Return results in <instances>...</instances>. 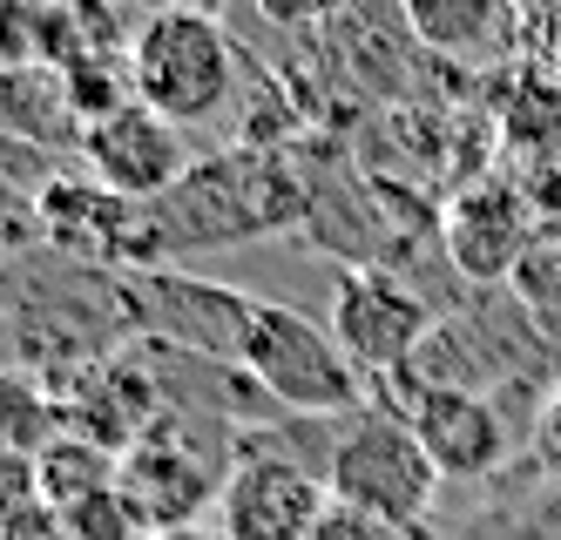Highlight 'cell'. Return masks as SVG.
Wrapping results in <instances>:
<instances>
[{
	"label": "cell",
	"mask_w": 561,
	"mask_h": 540,
	"mask_svg": "<svg viewBox=\"0 0 561 540\" xmlns=\"http://www.w3.org/2000/svg\"><path fill=\"white\" fill-rule=\"evenodd\" d=\"M305 217H311V196L277 156H264V149L204 156V162H190V176L163 203H149L156 264L190 257V251H230V243L291 230Z\"/></svg>",
	"instance_id": "obj_1"
},
{
	"label": "cell",
	"mask_w": 561,
	"mask_h": 540,
	"mask_svg": "<svg viewBox=\"0 0 561 540\" xmlns=\"http://www.w3.org/2000/svg\"><path fill=\"white\" fill-rule=\"evenodd\" d=\"M129 95L170 122V129H204L217 122L237 95V48L224 21L196 14V8H163V14H142L129 34Z\"/></svg>",
	"instance_id": "obj_2"
},
{
	"label": "cell",
	"mask_w": 561,
	"mask_h": 540,
	"mask_svg": "<svg viewBox=\"0 0 561 540\" xmlns=\"http://www.w3.org/2000/svg\"><path fill=\"white\" fill-rule=\"evenodd\" d=\"M237 371L277 399L285 412H352L366 399V379L352 371V358L339 352V338L318 318L291 311V305H257L251 331H244V352H237Z\"/></svg>",
	"instance_id": "obj_3"
},
{
	"label": "cell",
	"mask_w": 561,
	"mask_h": 540,
	"mask_svg": "<svg viewBox=\"0 0 561 540\" xmlns=\"http://www.w3.org/2000/svg\"><path fill=\"white\" fill-rule=\"evenodd\" d=\"M325 493L358 514H373L379 527H413L426 520L433 493H439V473L420 452L413 426L392 420V412H366L352 420L332 452H325Z\"/></svg>",
	"instance_id": "obj_4"
},
{
	"label": "cell",
	"mask_w": 561,
	"mask_h": 540,
	"mask_svg": "<svg viewBox=\"0 0 561 540\" xmlns=\"http://www.w3.org/2000/svg\"><path fill=\"white\" fill-rule=\"evenodd\" d=\"M325 331L352 358L358 379H407L413 358L433 345V311L420 290H407L386 271H339L332 277V318Z\"/></svg>",
	"instance_id": "obj_5"
},
{
	"label": "cell",
	"mask_w": 561,
	"mask_h": 540,
	"mask_svg": "<svg viewBox=\"0 0 561 540\" xmlns=\"http://www.w3.org/2000/svg\"><path fill=\"white\" fill-rule=\"evenodd\" d=\"M224 473L204 446L190 439V426L176 420H156L129 452H123V473H115V501L129 507V520L163 540V533H190L196 514L210 507V493H224Z\"/></svg>",
	"instance_id": "obj_6"
},
{
	"label": "cell",
	"mask_w": 561,
	"mask_h": 540,
	"mask_svg": "<svg viewBox=\"0 0 561 540\" xmlns=\"http://www.w3.org/2000/svg\"><path fill=\"white\" fill-rule=\"evenodd\" d=\"M123 298H129V318L142 331H156L163 345H176L190 358H224V365H237L251 311H257V298H244L237 284H210V277H190V271H170V264L129 271Z\"/></svg>",
	"instance_id": "obj_7"
},
{
	"label": "cell",
	"mask_w": 561,
	"mask_h": 540,
	"mask_svg": "<svg viewBox=\"0 0 561 540\" xmlns=\"http://www.w3.org/2000/svg\"><path fill=\"white\" fill-rule=\"evenodd\" d=\"M34 230L55 251L102 264V271H156V223L149 203H123L89 176H55L34 196Z\"/></svg>",
	"instance_id": "obj_8"
},
{
	"label": "cell",
	"mask_w": 561,
	"mask_h": 540,
	"mask_svg": "<svg viewBox=\"0 0 561 540\" xmlns=\"http://www.w3.org/2000/svg\"><path fill=\"white\" fill-rule=\"evenodd\" d=\"M535 237L541 230H535L528 196H520L514 183H501V176L460 183L447 196V210H439V251H447V264L467 284H507Z\"/></svg>",
	"instance_id": "obj_9"
},
{
	"label": "cell",
	"mask_w": 561,
	"mask_h": 540,
	"mask_svg": "<svg viewBox=\"0 0 561 540\" xmlns=\"http://www.w3.org/2000/svg\"><path fill=\"white\" fill-rule=\"evenodd\" d=\"M325 501H332L325 480L305 473L298 460H285V452H244L224 473L217 520H224V540H311Z\"/></svg>",
	"instance_id": "obj_10"
},
{
	"label": "cell",
	"mask_w": 561,
	"mask_h": 540,
	"mask_svg": "<svg viewBox=\"0 0 561 540\" xmlns=\"http://www.w3.org/2000/svg\"><path fill=\"white\" fill-rule=\"evenodd\" d=\"M75 156L89 162V183H102L108 196H123V203H163L190 176V162H196L183 129L156 122L142 102H129V108H115L108 122H95Z\"/></svg>",
	"instance_id": "obj_11"
},
{
	"label": "cell",
	"mask_w": 561,
	"mask_h": 540,
	"mask_svg": "<svg viewBox=\"0 0 561 540\" xmlns=\"http://www.w3.org/2000/svg\"><path fill=\"white\" fill-rule=\"evenodd\" d=\"M407 426L439 480H480L507 460V426L473 386H420L407 399Z\"/></svg>",
	"instance_id": "obj_12"
},
{
	"label": "cell",
	"mask_w": 561,
	"mask_h": 540,
	"mask_svg": "<svg viewBox=\"0 0 561 540\" xmlns=\"http://www.w3.org/2000/svg\"><path fill=\"white\" fill-rule=\"evenodd\" d=\"M0 136L27 149H82V115H75L61 68H0Z\"/></svg>",
	"instance_id": "obj_13"
},
{
	"label": "cell",
	"mask_w": 561,
	"mask_h": 540,
	"mask_svg": "<svg viewBox=\"0 0 561 540\" xmlns=\"http://www.w3.org/2000/svg\"><path fill=\"white\" fill-rule=\"evenodd\" d=\"M34 473H42V507L48 514H82V507H95V501L115 493L123 460L102 452V446H89V439H75V433H61L42 460H34Z\"/></svg>",
	"instance_id": "obj_14"
},
{
	"label": "cell",
	"mask_w": 561,
	"mask_h": 540,
	"mask_svg": "<svg viewBox=\"0 0 561 540\" xmlns=\"http://www.w3.org/2000/svg\"><path fill=\"white\" fill-rule=\"evenodd\" d=\"M61 433H68L61 392H48L42 379H27V371H0V452H27V460H42Z\"/></svg>",
	"instance_id": "obj_15"
},
{
	"label": "cell",
	"mask_w": 561,
	"mask_h": 540,
	"mask_svg": "<svg viewBox=\"0 0 561 540\" xmlns=\"http://www.w3.org/2000/svg\"><path fill=\"white\" fill-rule=\"evenodd\" d=\"M413 34L439 55H467L473 41L488 34H507V14L501 8H447V0H420L413 8Z\"/></svg>",
	"instance_id": "obj_16"
},
{
	"label": "cell",
	"mask_w": 561,
	"mask_h": 540,
	"mask_svg": "<svg viewBox=\"0 0 561 540\" xmlns=\"http://www.w3.org/2000/svg\"><path fill=\"white\" fill-rule=\"evenodd\" d=\"M507 284H514V298L528 305L541 324H561V230H554V223L528 243V257L514 264Z\"/></svg>",
	"instance_id": "obj_17"
},
{
	"label": "cell",
	"mask_w": 561,
	"mask_h": 540,
	"mask_svg": "<svg viewBox=\"0 0 561 540\" xmlns=\"http://www.w3.org/2000/svg\"><path fill=\"white\" fill-rule=\"evenodd\" d=\"M27 507H42V473L27 452H0V527L21 520Z\"/></svg>",
	"instance_id": "obj_18"
},
{
	"label": "cell",
	"mask_w": 561,
	"mask_h": 540,
	"mask_svg": "<svg viewBox=\"0 0 561 540\" xmlns=\"http://www.w3.org/2000/svg\"><path fill=\"white\" fill-rule=\"evenodd\" d=\"M311 540H386V527H379L373 514H358V507H345V501H325V514H318Z\"/></svg>",
	"instance_id": "obj_19"
},
{
	"label": "cell",
	"mask_w": 561,
	"mask_h": 540,
	"mask_svg": "<svg viewBox=\"0 0 561 540\" xmlns=\"http://www.w3.org/2000/svg\"><path fill=\"white\" fill-rule=\"evenodd\" d=\"M0 540H75V533H68V520H61V514H48V507H27L21 520H8V527H0Z\"/></svg>",
	"instance_id": "obj_20"
},
{
	"label": "cell",
	"mask_w": 561,
	"mask_h": 540,
	"mask_svg": "<svg viewBox=\"0 0 561 540\" xmlns=\"http://www.w3.org/2000/svg\"><path fill=\"white\" fill-rule=\"evenodd\" d=\"M541 446H548V460L561 467V386H554V399H548V412H541Z\"/></svg>",
	"instance_id": "obj_21"
},
{
	"label": "cell",
	"mask_w": 561,
	"mask_h": 540,
	"mask_svg": "<svg viewBox=\"0 0 561 540\" xmlns=\"http://www.w3.org/2000/svg\"><path fill=\"white\" fill-rule=\"evenodd\" d=\"M0 217H34V203H27V196H14L8 183H0Z\"/></svg>",
	"instance_id": "obj_22"
},
{
	"label": "cell",
	"mask_w": 561,
	"mask_h": 540,
	"mask_svg": "<svg viewBox=\"0 0 561 540\" xmlns=\"http://www.w3.org/2000/svg\"><path fill=\"white\" fill-rule=\"evenodd\" d=\"M386 540H439L426 520H413V527H386Z\"/></svg>",
	"instance_id": "obj_23"
},
{
	"label": "cell",
	"mask_w": 561,
	"mask_h": 540,
	"mask_svg": "<svg viewBox=\"0 0 561 540\" xmlns=\"http://www.w3.org/2000/svg\"><path fill=\"white\" fill-rule=\"evenodd\" d=\"M163 540H210V533H196V527H190V533H163Z\"/></svg>",
	"instance_id": "obj_24"
},
{
	"label": "cell",
	"mask_w": 561,
	"mask_h": 540,
	"mask_svg": "<svg viewBox=\"0 0 561 540\" xmlns=\"http://www.w3.org/2000/svg\"><path fill=\"white\" fill-rule=\"evenodd\" d=\"M554 68H561V21H554Z\"/></svg>",
	"instance_id": "obj_25"
},
{
	"label": "cell",
	"mask_w": 561,
	"mask_h": 540,
	"mask_svg": "<svg viewBox=\"0 0 561 540\" xmlns=\"http://www.w3.org/2000/svg\"><path fill=\"white\" fill-rule=\"evenodd\" d=\"M554 230H561V223H554Z\"/></svg>",
	"instance_id": "obj_26"
}]
</instances>
